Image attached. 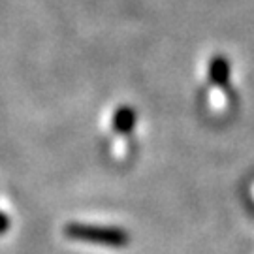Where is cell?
<instances>
[{
    "label": "cell",
    "instance_id": "1",
    "mask_svg": "<svg viewBox=\"0 0 254 254\" xmlns=\"http://www.w3.org/2000/svg\"><path fill=\"white\" fill-rule=\"evenodd\" d=\"M66 236L83 243H94L102 247H125L128 236L123 230L104 226H87V224H70L66 228Z\"/></svg>",
    "mask_w": 254,
    "mask_h": 254
},
{
    "label": "cell",
    "instance_id": "2",
    "mask_svg": "<svg viewBox=\"0 0 254 254\" xmlns=\"http://www.w3.org/2000/svg\"><path fill=\"white\" fill-rule=\"evenodd\" d=\"M134 113H132V109L128 108H123L117 111V115H115V128H117L119 132H130L132 130V127H134Z\"/></svg>",
    "mask_w": 254,
    "mask_h": 254
}]
</instances>
